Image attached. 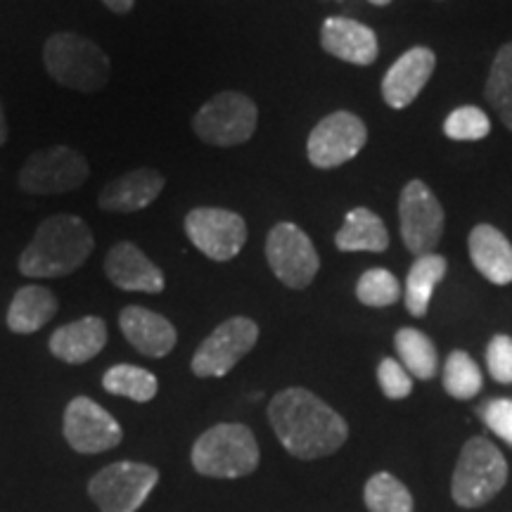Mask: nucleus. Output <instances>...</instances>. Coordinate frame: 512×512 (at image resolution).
<instances>
[{
	"instance_id": "f257e3e1",
	"label": "nucleus",
	"mask_w": 512,
	"mask_h": 512,
	"mask_svg": "<svg viewBox=\"0 0 512 512\" xmlns=\"http://www.w3.org/2000/svg\"><path fill=\"white\" fill-rule=\"evenodd\" d=\"M268 420L285 451L302 460L332 456L349 439L347 420L302 387L275 394L268 403Z\"/></svg>"
},
{
	"instance_id": "f03ea898",
	"label": "nucleus",
	"mask_w": 512,
	"mask_h": 512,
	"mask_svg": "<svg viewBox=\"0 0 512 512\" xmlns=\"http://www.w3.org/2000/svg\"><path fill=\"white\" fill-rule=\"evenodd\" d=\"M93 230L74 214H55L36 228L34 240L19 256L24 278H67L91 259Z\"/></svg>"
},
{
	"instance_id": "7ed1b4c3",
	"label": "nucleus",
	"mask_w": 512,
	"mask_h": 512,
	"mask_svg": "<svg viewBox=\"0 0 512 512\" xmlns=\"http://www.w3.org/2000/svg\"><path fill=\"white\" fill-rule=\"evenodd\" d=\"M43 64L50 79L79 93H98L112 79V62L91 38L60 31L43 46Z\"/></svg>"
},
{
	"instance_id": "20e7f679",
	"label": "nucleus",
	"mask_w": 512,
	"mask_h": 512,
	"mask_svg": "<svg viewBox=\"0 0 512 512\" xmlns=\"http://www.w3.org/2000/svg\"><path fill=\"white\" fill-rule=\"evenodd\" d=\"M259 444L249 427L223 422L200 434L192 446V467L204 477L240 479L259 467Z\"/></svg>"
},
{
	"instance_id": "39448f33",
	"label": "nucleus",
	"mask_w": 512,
	"mask_h": 512,
	"mask_svg": "<svg viewBox=\"0 0 512 512\" xmlns=\"http://www.w3.org/2000/svg\"><path fill=\"white\" fill-rule=\"evenodd\" d=\"M508 482V463L503 453L484 437H472L460 451L451 477V496L465 510L482 508L503 491Z\"/></svg>"
},
{
	"instance_id": "423d86ee",
	"label": "nucleus",
	"mask_w": 512,
	"mask_h": 512,
	"mask_svg": "<svg viewBox=\"0 0 512 512\" xmlns=\"http://www.w3.org/2000/svg\"><path fill=\"white\" fill-rule=\"evenodd\" d=\"M259 107L245 93L223 91L204 102L192 117V131L207 145L235 147L254 136Z\"/></svg>"
},
{
	"instance_id": "0eeeda50",
	"label": "nucleus",
	"mask_w": 512,
	"mask_h": 512,
	"mask_svg": "<svg viewBox=\"0 0 512 512\" xmlns=\"http://www.w3.org/2000/svg\"><path fill=\"white\" fill-rule=\"evenodd\" d=\"M91 176V164L81 152L67 145L36 150L17 176L19 190L29 195H62L79 190Z\"/></svg>"
},
{
	"instance_id": "6e6552de",
	"label": "nucleus",
	"mask_w": 512,
	"mask_h": 512,
	"mask_svg": "<svg viewBox=\"0 0 512 512\" xmlns=\"http://www.w3.org/2000/svg\"><path fill=\"white\" fill-rule=\"evenodd\" d=\"M266 259L275 278L292 290H304L320 271V256L309 235L290 221L275 223L266 238Z\"/></svg>"
},
{
	"instance_id": "1a4fd4ad",
	"label": "nucleus",
	"mask_w": 512,
	"mask_h": 512,
	"mask_svg": "<svg viewBox=\"0 0 512 512\" xmlns=\"http://www.w3.org/2000/svg\"><path fill=\"white\" fill-rule=\"evenodd\" d=\"M159 482L152 465L121 463L102 467L88 484V494L102 512H136Z\"/></svg>"
},
{
	"instance_id": "9d476101",
	"label": "nucleus",
	"mask_w": 512,
	"mask_h": 512,
	"mask_svg": "<svg viewBox=\"0 0 512 512\" xmlns=\"http://www.w3.org/2000/svg\"><path fill=\"white\" fill-rule=\"evenodd\" d=\"M185 235L211 261H230L247 245V221L230 209L197 207L183 221Z\"/></svg>"
},
{
	"instance_id": "9b49d317",
	"label": "nucleus",
	"mask_w": 512,
	"mask_h": 512,
	"mask_svg": "<svg viewBox=\"0 0 512 512\" xmlns=\"http://www.w3.org/2000/svg\"><path fill=\"white\" fill-rule=\"evenodd\" d=\"M259 342V325L252 318L235 316L221 323L192 356V373L197 377L228 375Z\"/></svg>"
},
{
	"instance_id": "f8f14e48",
	"label": "nucleus",
	"mask_w": 512,
	"mask_h": 512,
	"mask_svg": "<svg viewBox=\"0 0 512 512\" xmlns=\"http://www.w3.org/2000/svg\"><path fill=\"white\" fill-rule=\"evenodd\" d=\"M401 238L415 259L432 254L444 235V209L422 181L406 183L399 200Z\"/></svg>"
},
{
	"instance_id": "ddd939ff",
	"label": "nucleus",
	"mask_w": 512,
	"mask_h": 512,
	"mask_svg": "<svg viewBox=\"0 0 512 512\" xmlns=\"http://www.w3.org/2000/svg\"><path fill=\"white\" fill-rule=\"evenodd\" d=\"M368 128L356 114L332 112L313 126L306 155L316 169H335L347 164L366 147Z\"/></svg>"
},
{
	"instance_id": "4468645a",
	"label": "nucleus",
	"mask_w": 512,
	"mask_h": 512,
	"mask_svg": "<svg viewBox=\"0 0 512 512\" xmlns=\"http://www.w3.org/2000/svg\"><path fill=\"white\" fill-rule=\"evenodd\" d=\"M64 439L79 453H102L119 446L124 432L100 403L76 396L64 411Z\"/></svg>"
},
{
	"instance_id": "2eb2a0df",
	"label": "nucleus",
	"mask_w": 512,
	"mask_h": 512,
	"mask_svg": "<svg viewBox=\"0 0 512 512\" xmlns=\"http://www.w3.org/2000/svg\"><path fill=\"white\" fill-rule=\"evenodd\" d=\"M105 275L126 292L159 294L164 292L166 278L155 261L133 242L121 240L105 256Z\"/></svg>"
},
{
	"instance_id": "dca6fc26",
	"label": "nucleus",
	"mask_w": 512,
	"mask_h": 512,
	"mask_svg": "<svg viewBox=\"0 0 512 512\" xmlns=\"http://www.w3.org/2000/svg\"><path fill=\"white\" fill-rule=\"evenodd\" d=\"M437 67V55L430 48L418 46L406 50L382 79V98L392 110H406L422 93Z\"/></svg>"
},
{
	"instance_id": "f3484780",
	"label": "nucleus",
	"mask_w": 512,
	"mask_h": 512,
	"mask_svg": "<svg viewBox=\"0 0 512 512\" xmlns=\"http://www.w3.org/2000/svg\"><path fill=\"white\" fill-rule=\"evenodd\" d=\"M164 185L166 178L157 169H150V166L133 169L100 190L98 207L112 214H133V211L150 207L162 195Z\"/></svg>"
},
{
	"instance_id": "a211bd4d",
	"label": "nucleus",
	"mask_w": 512,
	"mask_h": 512,
	"mask_svg": "<svg viewBox=\"0 0 512 512\" xmlns=\"http://www.w3.org/2000/svg\"><path fill=\"white\" fill-rule=\"evenodd\" d=\"M320 46L337 60L368 67L377 60V36L366 24L349 17H328L320 27Z\"/></svg>"
},
{
	"instance_id": "6ab92c4d",
	"label": "nucleus",
	"mask_w": 512,
	"mask_h": 512,
	"mask_svg": "<svg viewBox=\"0 0 512 512\" xmlns=\"http://www.w3.org/2000/svg\"><path fill=\"white\" fill-rule=\"evenodd\" d=\"M119 328L128 344L143 356L164 358L176 347L178 335L171 320L145 306H126L119 316Z\"/></svg>"
},
{
	"instance_id": "aec40b11",
	"label": "nucleus",
	"mask_w": 512,
	"mask_h": 512,
	"mask_svg": "<svg viewBox=\"0 0 512 512\" xmlns=\"http://www.w3.org/2000/svg\"><path fill=\"white\" fill-rule=\"evenodd\" d=\"M107 344V323L98 316H86L74 323L62 325L50 335V351L55 358L72 366L91 361L105 349Z\"/></svg>"
},
{
	"instance_id": "412c9836",
	"label": "nucleus",
	"mask_w": 512,
	"mask_h": 512,
	"mask_svg": "<svg viewBox=\"0 0 512 512\" xmlns=\"http://www.w3.org/2000/svg\"><path fill=\"white\" fill-rule=\"evenodd\" d=\"M470 261L489 283L494 285H510L512 283V245L501 230L479 223L472 228L470 240Z\"/></svg>"
},
{
	"instance_id": "4be33fe9",
	"label": "nucleus",
	"mask_w": 512,
	"mask_h": 512,
	"mask_svg": "<svg viewBox=\"0 0 512 512\" xmlns=\"http://www.w3.org/2000/svg\"><path fill=\"white\" fill-rule=\"evenodd\" d=\"M57 309H60V302L48 287L24 285L19 287L10 302L8 328L15 335H31V332H38L43 325H48L55 318Z\"/></svg>"
},
{
	"instance_id": "5701e85b",
	"label": "nucleus",
	"mask_w": 512,
	"mask_h": 512,
	"mask_svg": "<svg viewBox=\"0 0 512 512\" xmlns=\"http://www.w3.org/2000/svg\"><path fill=\"white\" fill-rule=\"evenodd\" d=\"M448 271V261L441 254H425L413 261L411 271L406 278V292H403V302L406 309L415 318H425L430 311L432 294L437 285L444 280Z\"/></svg>"
},
{
	"instance_id": "b1692460",
	"label": "nucleus",
	"mask_w": 512,
	"mask_h": 512,
	"mask_svg": "<svg viewBox=\"0 0 512 512\" xmlns=\"http://www.w3.org/2000/svg\"><path fill=\"white\" fill-rule=\"evenodd\" d=\"M339 252H384L389 247V233L382 219L366 207L351 209L347 221L335 235Z\"/></svg>"
},
{
	"instance_id": "393cba45",
	"label": "nucleus",
	"mask_w": 512,
	"mask_h": 512,
	"mask_svg": "<svg viewBox=\"0 0 512 512\" xmlns=\"http://www.w3.org/2000/svg\"><path fill=\"white\" fill-rule=\"evenodd\" d=\"M394 347L399 354V363L418 380H432L437 375L439 356L437 347L425 332L415 328H401L394 335Z\"/></svg>"
},
{
	"instance_id": "a878e982",
	"label": "nucleus",
	"mask_w": 512,
	"mask_h": 512,
	"mask_svg": "<svg viewBox=\"0 0 512 512\" xmlns=\"http://www.w3.org/2000/svg\"><path fill=\"white\" fill-rule=\"evenodd\" d=\"M484 98L494 107L505 128L512 131V41L505 43L494 57L484 86Z\"/></svg>"
},
{
	"instance_id": "bb28decb",
	"label": "nucleus",
	"mask_w": 512,
	"mask_h": 512,
	"mask_svg": "<svg viewBox=\"0 0 512 512\" xmlns=\"http://www.w3.org/2000/svg\"><path fill=\"white\" fill-rule=\"evenodd\" d=\"M102 387L105 392L114 396H126V399L147 403L157 396V377L150 373V370L128 366V363H121V366H114L102 377Z\"/></svg>"
},
{
	"instance_id": "cd10ccee",
	"label": "nucleus",
	"mask_w": 512,
	"mask_h": 512,
	"mask_svg": "<svg viewBox=\"0 0 512 512\" xmlns=\"http://www.w3.org/2000/svg\"><path fill=\"white\" fill-rule=\"evenodd\" d=\"M363 501L370 512H413L415 508L408 486L389 472H377L368 479Z\"/></svg>"
},
{
	"instance_id": "c85d7f7f",
	"label": "nucleus",
	"mask_w": 512,
	"mask_h": 512,
	"mask_svg": "<svg viewBox=\"0 0 512 512\" xmlns=\"http://www.w3.org/2000/svg\"><path fill=\"white\" fill-rule=\"evenodd\" d=\"M444 389L448 396L458 401H470L482 392V370L467 351H451L444 366Z\"/></svg>"
},
{
	"instance_id": "c756f323",
	"label": "nucleus",
	"mask_w": 512,
	"mask_h": 512,
	"mask_svg": "<svg viewBox=\"0 0 512 512\" xmlns=\"http://www.w3.org/2000/svg\"><path fill=\"white\" fill-rule=\"evenodd\" d=\"M356 297L361 304L373 306V309H384V306L399 302L401 285L387 268H370V271L358 278Z\"/></svg>"
},
{
	"instance_id": "7c9ffc66",
	"label": "nucleus",
	"mask_w": 512,
	"mask_h": 512,
	"mask_svg": "<svg viewBox=\"0 0 512 512\" xmlns=\"http://www.w3.org/2000/svg\"><path fill=\"white\" fill-rule=\"evenodd\" d=\"M491 121L479 107L465 105L458 107L448 114L444 121V133L451 140H460V143H472V140H482L489 136Z\"/></svg>"
},
{
	"instance_id": "2f4dec72",
	"label": "nucleus",
	"mask_w": 512,
	"mask_h": 512,
	"mask_svg": "<svg viewBox=\"0 0 512 512\" xmlns=\"http://www.w3.org/2000/svg\"><path fill=\"white\" fill-rule=\"evenodd\" d=\"M377 382H380L384 396L392 401L406 399L413 392V377L396 358H382L377 366Z\"/></svg>"
},
{
	"instance_id": "473e14b6",
	"label": "nucleus",
	"mask_w": 512,
	"mask_h": 512,
	"mask_svg": "<svg viewBox=\"0 0 512 512\" xmlns=\"http://www.w3.org/2000/svg\"><path fill=\"white\" fill-rule=\"evenodd\" d=\"M486 368L498 384H512V337H491L489 347H486Z\"/></svg>"
},
{
	"instance_id": "72a5a7b5",
	"label": "nucleus",
	"mask_w": 512,
	"mask_h": 512,
	"mask_svg": "<svg viewBox=\"0 0 512 512\" xmlns=\"http://www.w3.org/2000/svg\"><path fill=\"white\" fill-rule=\"evenodd\" d=\"M479 418L498 439L512 446V399H489L479 406Z\"/></svg>"
},
{
	"instance_id": "f704fd0d",
	"label": "nucleus",
	"mask_w": 512,
	"mask_h": 512,
	"mask_svg": "<svg viewBox=\"0 0 512 512\" xmlns=\"http://www.w3.org/2000/svg\"><path fill=\"white\" fill-rule=\"evenodd\" d=\"M102 3H105L112 12H117V15H126V12L133 10L136 0H102Z\"/></svg>"
},
{
	"instance_id": "c9c22d12",
	"label": "nucleus",
	"mask_w": 512,
	"mask_h": 512,
	"mask_svg": "<svg viewBox=\"0 0 512 512\" xmlns=\"http://www.w3.org/2000/svg\"><path fill=\"white\" fill-rule=\"evenodd\" d=\"M8 143V119H5L3 102H0V147Z\"/></svg>"
},
{
	"instance_id": "e433bc0d",
	"label": "nucleus",
	"mask_w": 512,
	"mask_h": 512,
	"mask_svg": "<svg viewBox=\"0 0 512 512\" xmlns=\"http://www.w3.org/2000/svg\"><path fill=\"white\" fill-rule=\"evenodd\" d=\"M368 3H373V5H380V8H382V5H389V3H392V0H368Z\"/></svg>"
}]
</instances>
